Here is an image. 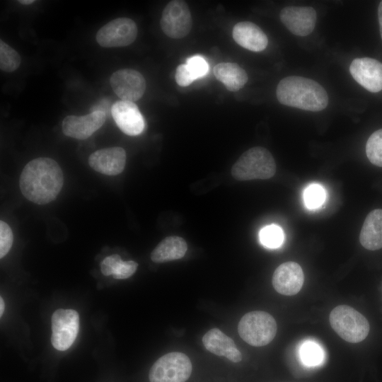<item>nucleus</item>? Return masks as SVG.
<instances>
[{
  "label": "nucleus",
  "mask_w": 382,
  "mask_h": 382,
  "mask_svg": "<svg viewBox=\"0 0 382 382\" xmlns=\"http://www.w3.org/2000/svg\"><path fill=\"white\" fill-rule=\"evenodd\" d=\"M259 239L264 246L272 249L277 248L283 243L284 232L277 225H268L260 230Z\"/></svg>",
  "instance_id": "obj_25"
},
{
  "label": "nucleus",
  "mask_w": 382,
  "mask_h": 382,
  "mask_svg": "<svg viewBox=\"0 0 382 382\" xmlns=\"http://www.w3.org/2000/svg\"><path fill=\"white\" fill-rule=\"evenodd\" d=\"M186 64L195 79L204 77L208 73V63L206 59L200 55L191 57L187 60Z\"/></svg>",
  "instance_id": "obj_27"
},
{
  "label": "nucleus",
  "mask_w": 382,
  "mask_h": 382,
  "mask_svg": "<svg viewBox=\"0 0 382 382\" xmlns=\"http://www.w3.org/2000/svg\"><path fill=\"white\" fill-rule=\"evenodd\" d=\"M137 33V26L133 20L128 18H118L100 28L96 37L101 47H120L134 42Z\"/></svg>",
  "instance_id": "obj_9"
},
{
  "label": "nucleus",
  "mask_w": 382,
  "mask_h": 382,
  "mask_svg": "<svg viewBox=\"0 0 382 382\" xmlns=\"http://www.w3.org/2000/svg\"><path fill=\"white\" fill-rule=\"evenodd\" d=\"M303 281L304 275L301 267L292 261L284 262L278 266L272 279L274 289L285 296H293L299 293Z\"/></svg>",
  "instance_id": "obj_15"
},
{
  "label": "nucleus",
  "mask_w": 382,
  "mask_h": 382,
  "mask_svg": "<svg viewBox=\"0 0 382 382\" xmlns=\"http://www.w3.org/2000/svg\"><path fill=\"white\" fill-rule=\"evenodd\" d=\"M138 267L137 262L133 260L122 261L117 267L112 277L117 279H125L134 274Z\"/></svg>",
  "instance_id": "obj_29"
},
{
  "label": "nucleus",
  "mask_w": 382,
  "mask_h": 382,
  "mask_svg": "<svg viewBox=\"0 0 382 382\" xmlns=\"http://www.w3.org/2000/svg\"><path fill=\"white\" fill-rule=\"evenodd\" d=\"M105 119L103 110H94L83 116L68 115L62 121V132L67 137L86 139L103 125Z\"/></svg>",
  "instance_id": "obj_11"
},
{
  "label": "nucleus",
  "mask_w": 382,
  "mask_h": 382,
  "mask_svg": "<svg viewBox=\"0 0 382 382\" xmlns=\"http://www.w3.org/2000/svg\"><path fill=\"white\" fill-rule=\"evenodd\" d=\"M115 93L121 99L134 102L140 99L146 90L143 75L137 70L122 69L115 71L110 79Z\"/></svg>",
  "instance_id": "obj_10"
},
{
  "label": "nucleus",
  "mask_w": 382,
  "mask_h": 382,
  "mask_svg": "<svg viewBox=\"0 0 382 382\" xmlns=\"http://www.w3.org/2000/svg\"><path fill=\"white\" fill-rule=\"evenodd\" d=\"M79 329V316L76 311L57 310L52 316V346L57 350H66L75 341Z\"/></svg>",
  "instance_id": "obj_8"
},
{
  "label": "nucleus",
  "mask_w": 382,
  "mask_h": 382,
  "mask_svg": "<svg viewBox=\"0 0 382 382\" xmlns=\"http://www.w3.org/2000/svg\"><path fill=\"white\" fill-rule=\"evenodd\" d=\"M329 321L334 331L350 343L363 341L369 332L367 319L351 306H336L330 313Z\"/></svg>",
  "instance_id": "obj_4"
},
{
  "label": "nucleus",
  "mask_w": 382,
  "mask_h": 382,
  "mask_svg": "<svg viewBox=\"0 0 382 382\" xmlns=\"http://www.w3.org/2000/svg\"><path fill=\"white\" fill-rule=\"evenodd\" d=\"M122 261V260L117 254L106 257L100 263L101 272L105 276L113 275Z\"/></svg>",
  "instance_id": "obj_31"
},
{
  "label": "nucleus",
  "mask_w": 382,
  "mask_h": 382,
  "mask_svg": "<svg viewBox=\"0 0 382 382\" xmlns=\"http://www.w3.org/2000/svg\"><path fill=\"white\" fill-rule=\"evenodd\" d=\"M18 2L23 5H30L35 2L34 0H20Z\"/></svg>",
  "instance_id": "obj_34"
},
{
  "label": "nucleus",
  "mask_w": 382,
  "mask_h": 382,
  "mask_svg": "<svg viewBox=\"0 0 382 382\" xmlns=\"http://www.w3.org/2000/svg\"><path fill=\"white\" fill-rule=\"evenodd\" d=\"M4 311V301L3 300V298L1 297L0 298V316L1 317L3 315Z\"/></svg>",
  "instance_id": "obj_33"
},
{
  "label": "nucleus",
  "mask_w": 382,
  "mask_h": 382,
  "mask_svg": "<svg viewBox=\"0 0 382 382\" xmlns=\"http://www.w3.org/2000/svg\"><path fill=\"white\" fill-rule=\"evenodd\" d=\"M277 330L274 318L270 313L262 311L245 313L238 325L240 337L254 347L268 345L275 337Z\"/></svg>",
  "instance_id": "obj_5"
},
{
  "label": "nucleus",
  "mask_w": 382,
  "mask_h": 382,
  "mask_svg": "<svg viewBox=\"0 0 382 382\" xmlns=\"http://www.w3.org/2000/svg\"><path fill=\"white\" fill-rule=\"evenodd\" d=\"M378 18L380 34H381V37L382 40V1H380L379 5H378Z\"/></svg>",
  "instance_id": "obj_32"
},
{
  "label": "nucleus",
  "mask_w": 382,
  "mask_h": 382,
  "mask_svg": "<svg viewBox=\"0 0 382 382\" xmlns=\"http://www.w3.org/2000/svg\"><path fill=\"white\" fill-rule=\"evenodd\" d=\"M276 96L282 105L312 112L323 110L328 104V93L322 86L299 76L282 79L277 85Z\"/></svg>",
  "instance_id": "obj_2"
},
{
  "label": "nucleus",
  "mask_w": 382,
  "mask_h": 382,
  "mask_svg": "<svg viewBox=\"0 0 382 382\" xmlns=\"http://www.w3.org/2000/svg\"><path fill=\"white\" fill-rule=\"evenodd\" d=\"M276 173L275 161L271 153L261 146L245 151L233 164L232 176L238 180H266Z\"/></svg>",
  "instance_id": "obj_3"
},
{
  "label": "nucleus",
  "mask_w": 382,
  "mask_h": 382,
  "mask_svg": "<svg viewBox=\"0 0 382 382\" xmlns=\"http://www.w3.org/2000/svg\"><path fill=\"white\" fill-rule=\"evenodd\" d=\"M299 354L300 360L306 366H319L325 359L324 349L313 340L303 341L299 347Z\"/></svg>",
  "instance_id": "obj_22"
},
{
  "label": "nucleus",
  "mask_w": 382,
  "mask_h": 382,
  "mask_svg": "<svg viewBox=\"0 0 382 382\" xmlns=\"http://www.w3.org/2000/svg\"><path fill=\"white\" fill-rule=\"evenodd\" d=\"M192 364L189 357L178 352L161 357L151 366L150 382H185L191 375Z\"/></svg>",
  "instance_id": "obj_6"
},
{
  "label": "nucleus",
  "mask_w": 382,
  "mask_h": 382,
  "mask_svg": "<svg viewBox=\"0 0 382 382\" xmlns=\"http://www.w3.org/2000/svg\"><path fill=\"white\" fill-rule=\"evenodd\" d=\"M125 163L126 152L119 146L97 150L88 158V164L93 170L108 175H116L122 173Z\"/></svg>",
  "instance_id": "obj_16"
},
{
  "label": "nucleus",
  "mask_w": 382,
  "mask_h": 382,
  "mask_svg": "<svg viewBox=\"0 0 382 382\" xmlns=\"http://www.w3.org/2000/svg\"><path fill=\"white\" fill-rule=\"evenodd\" d=\"M160 23L163 32L169 37L179 39L187 35L192 20L187 3L181 0L170 1L162 12Z\"/></svg>",
  "instance_id": "obj_7"
},
{
  "label": "nucleus",
  "mask_w": 382,
  "mask_h": 382,
  "mask_svg": "<svg viewBox=\"0 0 382 382\" xmlns=\"http://www.w3.org/2000/svg\"><path fill=\"white\" fill-rule=\"evenodd\" d=\"M21 64L19 54L11 47L0 40V69L6 72L16 71Z\"/></svg>",
  "instance_id": "obj_23"
},
{
  "label": "nucleus",
  "mask_w": 382,
  "mask_h": 382,
  "mask_svg": "<svg viewBox=\"0 0 382 382\" xmlns=\"http://www.w3.org/2000/svg\"><path fill=\"white\" fill-rule=\"evenodd\" d=\"M13 236L10 226L4 221H0V257H4L10 250Z\"/></svg>",
  "instance_id": "obj_28"
},
{
  "label": "nucleus",
  "mask_w": 382,
  "mask_h": 382,
  "mask_svg": "<svg viewBox=\"0 0 382 382\" xmlns=\"http://www.w3.org/2000/svg\"><path fill=\"white\" fill-rule=\"evenodd\" d=\"M361 245L369 250L382 248V209H376L366 217L359 234Z\"/></svg>",
  "instance_id": "obj_19"
},
{
  "label": "nucleus",
  "mask_w": 382,
  "mask_h": 382,
  "mask_svg": "<svg viewBox=\"0 0 382 382\" xmlns=\"http://www.w3.org/2000/svg\"><path fill=\"white\" fill-rule=\"evenodd\" d=\"M354 79L371 93L382 90V63L369 57L354 59L349 66Z\"/></svg>",
  "instance_id": "obj_13"
},
{
  "label": "nucleus",
  "mask_w": 382,
  "mask_h": 382,
  "mask_svg": "<svg viewBox=\"0 0 382 382\" xmlns=\"http://www.w3.org/2000/svg\"><path fill=\"white\" fill-rule=\"evenodd\" d=\"M282 23L294 35L304 37L313 30L316 23V11L310 6H286L282 9Z\"/></svg>",
  "instance_id": "obj_12"
},
{
  "label": "nucleus",
  "mask_w": 382,
  "mask_h": 382,
  "mask_svg": "<svg viewBox=\"0 0 382 382\" xmlns=\"http://www.w3.org/2000/svg\"><path fill=\"white\" fill-rule=\"evenodd\" d=\"M202 342L207 350L217 356L226 357L234 363L242 360V354L233 340L218 328H212L205 333Z\"/></svg>",
  "instance_id": "obj_18"
},
{
  "label": "nucleus",
  "mask_w": 382,
  "mask_h": 382,
  "mask_svg": "<svg viewBox=\"0 0 382 382\" xmlns=\"http://www.w3.org/2000/svg\"><path fill=\"white\" fill-rule=\"evenodd\" d=\"M111 114L120 129L127 135L137 136L144 129V119L134 102L117 101L111 108Z\"/></svg>",
  "instance_id": "obj_14"
},
{
  "label": "nucleus",
  "mask_w": 382,
  "mask_h": 382,
  "mask_svg": "<svg viewBox=\"0 0 382 382\" xmlns=\"http://www.w3.org/2000/svg\"><path fill=\"white\" fill-rule=\"evenodd\" d=\"M175 79L177 83L182 87L190 85L195 80L186 64H180L177 67Z\"/></svg>",
  "instance_id": "obj_30"
},
{
  "label": "nucleus",
  "mask_w": 382,
  "mask_h": 382,
  "mask_svg": "<svg viewBox=\"0 0 382 382\" xmlns=\"http://www.w3.org/2000/svg\"><path fill=\"white\" fill-rule=\"evenodd\" d=\"M325 199V190L318 184H311L304 190V203L308 209H314L320 207L324 203Z\"/></svg>",
  "instance_id": "obj_26"
},
{
  "label": "nucleus",
  "mask_w": 382,
  "mask_h": 382,
  "mask_svg": "<svg viewBox=\"0 0 382 382\" xmlns=\"http://www.w3.org/2000/svg\"><path fill=\"white\" fill-rule=\"evenodd\" d=\"M187 245L179 236H168L162 240L151 254V259L156 263H163L182 258L185 255Z\"/></svg>",
  "instance_id": "obj_20"
},
{
  "label": "nucleus",
  "mask_w": 382,
  "mask_h": 382,
  "mask_svg": "<svg viewBox=\"0 0 382 382\" xmlns=\"http://www.w3.org/2000/svg\"><path fill=\"white\" fill-rule=\"evenodd\" d=\"M366 153L372 164L382 167V129L371 134L366 144Z\"/></svg>",
  "instance_id": "obj_24"
},
{
  "label": "nucleus",
  "mask_w": 382,
  "mask_h": 382,
  "mask_svg": "<svg viewBox=\"0 0 382 382\" xmlns=\"http://www.w3.org/2000/svg\"><path fill=\"white\" fill-rule=\"evenodd\" d=\"M64 183L62 170L53 159L40 157L28 162L20 176L19 186L29 201L45 204L54 200Z\"/></svg>",
  "instance_id": "obj_1"
},
{
  "label": "nucleus",
  "mask_w": 382,
  "mask_h": 382,
  "mask_svg": "<svg viewBox=\"0 0 382 382\" xmlns=\"http://www.w3.org/2000/svg\"><path fill=\"white\" fill-rule=\"evenodd\" d=\"M215 77L230 91H238L248 81L245 71L236 63L222 62L214 67Z\"/></svg>",
  "instance_id": "obj_21"
},
{
  "label": "nucleus",
  "mask_w": 382,
  "mask_h": 382,
  "mask_svg": "<svg viewBox=\"0 0 382 382\" xmlns=\"http://www.w3.org/2000/svg\"><path fill=\"white\" fill-rule=\"evenodd\" d=\"M232 35L237 44L253 52H261L268 44V39L264 31L250 21L236 23L233 28Z\"/></svg>",
  "instance_id": "obj_17"
}]
</instances>
